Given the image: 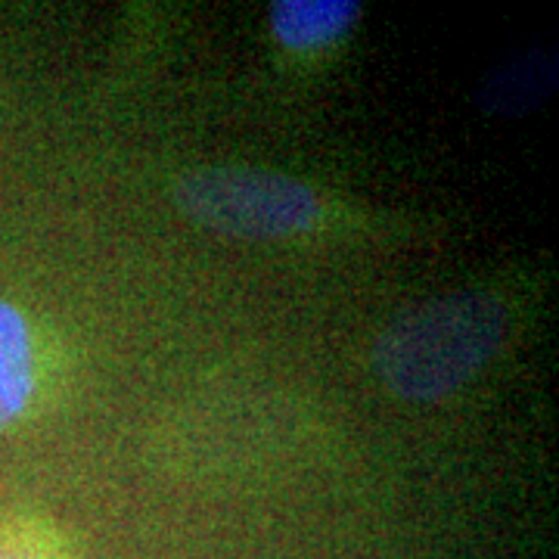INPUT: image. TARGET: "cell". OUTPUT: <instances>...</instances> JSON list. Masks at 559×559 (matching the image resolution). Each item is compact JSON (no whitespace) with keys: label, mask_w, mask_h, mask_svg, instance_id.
<instances>
[{"label":"cell","mask_w":559,"mask_h":559,"mask_svg":"<svg viewBox=\"0 0 559 559\" xmlns=\"http://www.w3.org/2000/svg\"><path fill=\"white\" fill-rule=\"evenodd\" d=\"M510 326L507 305L481 289H460L407 308L373 342V370L401 401L448 399L498 355Z\"/></svg>","instance_id":"obj_1"},{"label":"cell","mask_w":559,"mask_h":559,"mask_svg":"<svg viewBox=\"0 0 559 559\" xmlns=\"http://www.w3.org/2000/svg\"><path fill=\"white\" fill-rule=\"evenodd\" d=\"M175 205L183 218L234 240H283L318 218V197L305 180L249 168L205 165L175 180Z\"/></svg>","instance_id":"obj_2"},{"label":"cell","mask_w":559,"mask_h":559,"mask_svg":"<svg viewBox=\"0 0 559 559\" xmlns=\"http://www.w3.org/2000/svg\"><path fill=\"white\" fill-rule=\"evenodd\" d=\"M559 81L557 57L544 47L522 50L510 60L495 62L473 91V103L485 116L520 119L554 97Z\"/></svg>","instance_id":"obj_3"},{"label":"cell","mask_w":559,"mask_h":559,"mask_svg":"<svg viewBox=\"0 0 559 559\" xmlns=\"http://www.w3.org/2000/svg\"><path fill=\"white\" fill-rule=\"evenodd\" d=\"M360 20L355 0H277L271 7V32L289 50H320L340 40Z\"/></svg>","instance_id":"obj_4"},{"label":"cell","mask_w":559,"mask_h":559,"mask_svg":"<svg viewBox=\"0 0 559 559\" xmlns=\"http://www.w3.org/2000/svg\"><path fill=\"white\" fill-rule=\"evenodd\" d=\"M35 382L28 323L10 301H0V429L20 417Z\"/></svg>","instance_id":"obj_5"},{"label":"cell","mask_w":559,"mask_h":559,"mask_svg":"<svg viewBox=\"0 0 559 559\" xmlns=\"http://www.w3.org/2000/svg\"><path fill=\"white\" fill-rule=\"evenodd\" d=\"M0 559H62L60 550L44 538L3 532L0 535Z\"/></svg>","instance_id":"obj_6"}]
</instances>
